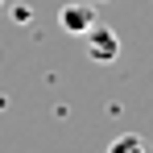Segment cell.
Wrapping results in <instances>:
<instances>
[{
	"mask_svg": "<svg viewBox=\"0 0 153 153\" xmlns=\"http://www.w3.org/2000/svg\"><path fill=\"white\" fill-rule=\"evenodd\" d=\"M83 37H87V58H91V62H116V54H120L116 29H108L103 21H95Z\"/></svg>",
	"mask_w": 153,
	"mask_h": 153,
	"instance_id": "obj_1",
	"label": "cell"
},
{
	"mask_svg": "<svg viewBox=\"0 0 153 153\" xmlns=\"http://www.w3.org/2000/svg\"><path fill=\"white\" fill-rule=\"evenodd\" d=\"M95 21H100V17H95L91 0H71V4H62V8H58V25H62V33L83 37V33L95 25Z\"/></svg>",
	"mask_w": 153,
	"mask_h": 153,
	"instance_id": "obj_2",
	"label": "cell"
},
{
	"mask_svg": "<svg viewBox=\"0 0 153 153\" xmlns=\"http://www.w3.org/2000/svg\"><path fill=\"white\" fill-rule=\"evenodd\" d=\"M108 153H145V141L132 137V132H124V137H116V141L108 145Z\"/></svg>",
	"mask_w": 153,
	"mask_h": 153,
	"instance_id": "obj_3",
	"label": "cell"
},
{
	"mask_svg": "<svg viewBox=\"0 0 153 153\" xmlns=\"http://www.w3.org/2000/svg\"><path fill=\"white\" fill-rule=\"evenodd\" d=\"M0 4H4V0H0Z\"/></svg>",
	"mask_w": 153,
	"mask_h": 153,
	"instance_id": "obj_4",
	"label": "cell"
}]
</instances>
